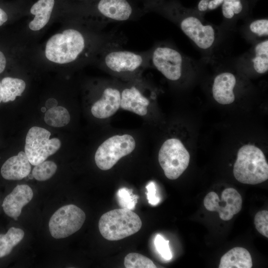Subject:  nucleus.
Masks as SVG:
<instances>
[{
	"label": "nucleus",
	"instance_id": "dca6fc26",
	"mask_svg": "<svg viewBox=\"0 0 268 268\" xmlns=\"http://www.w3.org/2000/svg\"><path fill=\"white\" fill-rule=\"evenodd\" d=\"M149 101L135 85L124 88L121 92L120 107L139 116L147 113Z\"/></svg>",
	"mask_w": 268,
	"mask_h": 268
},
{
	"label": "nucleus",
	"instance_id": "a211bd4d",
	"mask_svg": "<svg viewBox=\"0 0 268 268\" xmlns=\"http://www.w3.org/2000/svg\"><path fill=\"white\" fill-rule=\"evenodd\" d=\"M251 255L246 249L236 247L225 253L221 258L219 268H251Z\"/></svg>",
	"mask_w": 268,
	"mask_h": 268
},
{
	"label": "nucleus",
	"instance_id": "393cba45",
	"mask_svg": "<svg viewBox=\"0 0 268 268\" xmlns=\"http://www.w3.org/2000/svg\"><path fill=\"white\" fill-rule=\"evenodd\" d=\"M126 268H155L156 266L147 257L135 253L128 254L124 259Z\"/></svg>",
	"mask_w": 268,
	"mask_h": 268
},
{
	"label": "nucleus",
	"instance_id": "f704fd0d",
	"mask_svg": "<svg viewBox=\"0 0 268 268\" xmlns=\"http://www.w3.org/2000/svg\"><path fill=\"white\" fill-rule=\"evenodd\" d=\"M8 17L6 12L0 8V26L2 25L7 20Z\"/></svg>",
	"mask_w": 268,
	"mask_h": 268
},
{
	"label": "nucleus",
	"instance_id": "423d86ee",
	"mask_svg": "<svg viewBox=\"0 0 268 268\" xmlns=\"http://www.w3.org/2000/svg\"><path fill=\"white\" fill-rule=\"evenodd\" d=\"M135 147V141L131 135H113L97 148L94 156L95 163L101 170H109L121 158L132 153Z\"/></svg>",
	"mask_w": 268,
	"mask_h": 268
},
{
	"label": "nucleus",
	"instance_id": "4be33fe9",
	"mask_svg": "<svg viewBox=\"0 0 268 268\" xmlns=\"http://www.w3.org/2000/svg\"><path fill=\"white\" fill-rule=\"evenodd\" d=\"M254 53L251 63L254 70L260 74L266 73L268 70V40L257 43L254 47Z\"/></svg>",
	"mask_w": 268,
	"mask_h": 268
},
{
	"label": "nucleus",
	"instance_id": "c9c22d12",
	"mask_svg": "<svg viewBox=\"0 0 268 268\" xmlns=\"http://www.w3.org/2000/svg\"><path fill=\"white\" fill-rule=\"evenodd\" d=\"M57 106V101L53 98L48 99L46 102V106L49 109Z\"/></svg>",
	"mask_w": 268,
	"mask_h": 268
},
{
	"label": "nucleus",
	"instance_id": "f03ea898",
	"mask_svg": "<svg viewBox=\"0 0 268 268\" xmlns=\"http://www.w3.org/2000/svg\"><path fill=\"white\" fill-rule=\"evenodd\" d=\"M86 47V40L79 31L74 29L65 30L56 34L47 41L45 55L50 61L67 64L75 61Z\"/></svg>",
	"mask_w": 268,
	"mask_h": 268
},
{
	"label": "nucleus",
	"instance_id": "0eeeda50",
	"mask_svg": "<svg viewBox=\"0 0 268 268\" xmlns=\"http://www.w3.org/2000/svg\"><path fill=\"white\" fill-rule=\"evenodd\" d=\"M187 63V58L172 46L162 44L151 48L150 64L171 81L181 78Z\"/></svg>",
	"mask_w": 268,
	"mask_h": 268
},
{
	"label": "nucleus",
	"instance_id": "bb28decb",
	"mask_svg": "<svg viewBox=\"0 0 268 268\" xmlns=\"http://www.w3.org/2000/svg\"><path fill=\"white\" fill-rule=\"evenodd\" d=\"M242 8L243 6L240 0H223L222 2V14L227 19H231L235 15L240 13Z\"/></svg>",
	"mask_w": 268,
	"mask_h": 268
},
{
	"label": "nucleus",
	"instance_id": "2eb2a0df",
	"mask_svg": "<svg viewBox=\"0 0 268 268\" xmlns=\"http://www.w3.org/2000/svg\"><path fill=\"white\" fill-rule=\"evenodd\" d=\"M236 84L235 75L229 72L217 75L213 80L212 92L214 100L222 105L233 103L235 98L234 89Z\"/></svg>",
	"mask_w": 268,
	"mask_h": 268
},
{
	"label": "nucleus",
	"instance_id": "f257e3e1",
	"mask_svg": "<svg viewBox=\"0 0 268 268\" xmlns=\"http://www.w3.org/2000/svg\"><path fill=\"white\" fill-rule=\"evenodd\" d=\"M233 174L243 184L256 185L267 180L268 164L262 150L252 144L241 147L233 167Z\"/></svg>",
	"mask_w": 268,
	"mask_h": 268
},
{
	"label": "nucleus",
	"instance_id": "20e7f679",
	"mask_svg": "<svg viewBox=\"0 0 268 268\" xmlns=\"http://www.w3.org/2000/svg\"><path fill=\"white\" fill-rule=\"evenodd\" d=\"M151 53V48L136 52L115 46L102 52L101 63L106 70L115 74L134 73L150 64Z\"/></svg>",
	"mask_w": 268,
	"mask_h": 268
},
{
	"label": "nucleus",
	"instance_id": "7c9ffc66",
	"mask_svg": "<svg viewBox=\"0 0 268 268\" xmlns=\"http://www.w3.org/2000/svg\"><path fill=\"white\" fill-rule=\"evenodd\" d=\"M147 192V199L148 203L153 206L157 205L160 201V198L156 196V187L153 182L149 183L146 186Z\"/></svg>",
	"mask_w": 268,
	"mask_h": 268
},
{
	"label": "nucleus",
	"instance_id": "c85d7f7f",
	"mask_svg": "<svg viewBox=\"0 0 268 268\" xmlns=\"http://www.w3.org/2000/svg\"><path fill=\"white\" fill-rule=\"evenodd\" d=\"M169 241L166 240L161 235L157 234L154 239V245L158 253L165 260H170L172 255L169 245Z\"/></svg>",
	"mask_w": 268,
	"mask_h": 268
},
{
	"label": "nucleus",
	"instance_id": "9d476101",
	"mask_svg": "<svg viewBox=\"0 0 268 268\" xmlns=\"http://www.w3.org/2000/svg\"><path fill=\"white\" fill-rule=\"evenodd\" d=\"M173 22L200 49L208 50L214 45L216 31L212 25L204 24L199 17L193 15L173 17Z\"/></svg>",
	"mask_w": 268,
	"mask_h": 268
},
{
	"label": "nucleus",
	"instance_id": "c756f323",
	"mask_svg": "<svg viewBox=\"0 0 268 268\" xmlns=\"http://www.w3.org/2000/svg\"><path fill=\"white\" fill-rule=\"evenodd\" d=\"M250 31L258 37L268 35V19L266 18L255 20L249 26Z\"/></svg>",
	"mask_w": 268,
	"mask_h": 268
},
{
	"label": "nucleus",
	"instance_id": "72a5a7b5",
	"mask_svg": "<svg viewBox=\"0 0 268 268\" xmlns=\"http://www.w3.org/2000/svg\"><path fill=\"white\" fill-rule=\"evenodd\" d=\"M6 66V59L3 54L0 51V73L4 69Z\"/></svg>",
	"mask_w": 268,
	"mask_h": 268
},
{
	"label": "nucleus",
	"instance_id": "9b49d317",
	"mask_svg": "<svg viewBox=\"0 0 268 268\" xmlns=\"http://www.w3.org/2000/svg\"><path fill=\"white\" fill-rule=\"evenodd\" d=\"M221 199H219L216 193L210 192L204 197L203 204L207 210L218 212L220 219L228 221L241 210L242 199L238 191L232 188L224 190Z\"/></svg>",
	"mask_w": 268,
	"mask_h": 268
},
{
	"label": "nucleus",
	"instance_id": "b1692460",
	"mask_svg": "<svg viewBox=\"0 0 268 268\" xmlns=\"http://www.w3.org/2000/svg\"><path fill=\"white\" fill-rule=\"evenodd\" d=\"M57 165L53 161H44L34 167L32 174L39 181H44L50 179L56 173Z\"/></svg>",
	"mask_w": 268,
	"mask_h": 268
},
{
	"label": "nucleus",
	"instance_id": "f8f14e48",
	"mask_svg": "<svg viewBox=\"0 0 268 268\" xmlns=\"http://www.w3.org/2000/svg\"><path fill=\"white\" fill-rule=\"evenodd\" d=\"M33 197V191L28 185H17L3 200L2 206L4 213L17 220L23 207L29 202Z\"/></svg>",
	"mask_w": 268,
	"mask_h": 268
},
{
	"label": "nucleus",
	"instance_id": "39448f33",
	"mask_svg": "<svg viewBox=\"0 0 268 268\" xmlns=\"http://www.w3.org/2000/svg\"><path fill=\"white\" fill-rule=\"evenodd\" d=\"M190 155L181 141L172 138L164 142L158 153V161L166 177L178 178L187 168Z\"/></svg>",
	"mask_w": 268,
	"mask_h": 268
},
{
	"label": "nucleus",
	"instance_id": "4c0bfd02",
	"mask_svg": "<svg viewBox=\"0 0 268 268\" xmlns=\"http://www.w3.org/2000/svg\"><path fill=\"white\" fill-rule=\"evenodd\" d=\"M46 110H46V107H42V108H41V111H42V112H43V113L46 112Z\"/></svg>",
	"mask_w": 268,
	"mask_h": 268
},
{
	"label": "nucleus",
	"instance_id": "5701e85b",
	"mask_svg": "<svg viewBox=\"0 0 268 268\" xmlns=\"http://www.w3.org/2000/svg\"><path fill=\"white\" fill-rule=\"evenodd\" d=\"M44 121L50 126L62 127L68 124L70 121V115L65 107L55 106L46 111Z\"/></svg>",
	"mask_w": 268,
	"mask_h": 268
},
{
	"label": "nucleus",
	"instance_id": "6e6552de",
	"mask_svg": "<svg viewBox=\"0 0 268 268\" xmlns=\"http://www.w3.org/2000/svg\"><path fill=\"white\" fill-rule=\"evenodd\" d=\"M51 133L44 128L33 127L27 133L25 153L32 165L35 166L55 153L60 148L61 142L58 138L50 139Z\"/></svg>",
	"mask_w": 268,
	"mask_h": 268
},
{
	"label": "nucleus",
	"instance_id": "cd10ccee",
	"mask_svg": "<svg viewBox=\"0 0 268 268\" xmlns=\"http://www.w3.org/2000/svg\"><path fill=\"white\" fill-rule=\"evenodd\" d=\"M254 224L258 231L268 238V211L266 210L258 211L255 216Z\"/></svg>",
	"mask_w": 268,
	"mask_h": 268
},
{
	"label": "nucleus",
	"instance_id": "6ab92c4d",
	"mask_svg": "<svg viewBox=\"0 0 268 268\" xmlns=\"http://www.w3.org/2000/svg\"><path fill=\"white\" fill-rule=\"evenodd\" d=\"M54 0H39L31 8L30 12L35 17L29 24L30 29L37 31L48 22L54 7Z\"/></svg>",
	"mask_w": 268,
	"mask_h": 268
},
{
	"label": "nucleus",
	"instance_id": "58836bf2",
	"mask_svg": "<svg viewBox=\"0 0 268 268\" xmlns=\"http://www.w3.org/2000/svg\"><path fill=\"white\" fill-rule=\"evenodd\" d=\"M28 176L29 177V178L30 179H32L34 178L32 174H30V175L29 174Z\"/></svg>",
	"mask_w": 268,
	"mask_h": 268
},
{
	"label": "nucleus",
	"instance_id": "2f4dec72",
	"mask_svg": "<svg viewBox=\"0 0 268 268\" xmlns=\"http://www.w3.org/2000/svg\"><path fill=\"white\" fill-rule=\"evenodd\" d=\"M223 0H211L208 1V9L213 10L222 3Z\"/></svg>",
	"mask_w": 268,
	"mask_h": 268
},
{
	"label": "nucleus",
	"instance_id": "ddd939ff",
	"mask_svg": "<svg viewBox=\"0 0 268 268\" xmlns=\"http://www.w3.org/2000/svg\"><path fill=\"white\" fill-rule=\"evenodd\" d=\"M121 92L119 89L112 86L106 87L100 98L92 105L91 112L92 115L99 119L110 117L120 107Z\"/></svg>",
	"mask_w": 268,
	"mask_h": 268
},
{
	"label": "nucleus",
	"instance_id": "7ed1b4c3",
	"mask_svg": "<svg viewBox=\"0 0 268 268\" xmlns=\"http://www.w3.org/2000/svg\"><path fill=\"white\" fill-rule=\"evenodd\" d=\"M142 226L139 216L132 210L115 209L103 214L98 227L101 235L109 241H118L137 232Z\"/></svg>",
	"mask_w": 268,
	"mask_h": 268
},
{
	"label": "nucleus",
	"instance_id": "aec40b11",
	"mask_svg": "<svg viewBox=\"0 0 268 268\" xmlns=\"http://www.w3.org/2000/svg\"><path fill=\"white\" fill-rule=\"evenodd\" d=\"M2 93V101L4 103L14 101L16 96H20L25 89L24 80L19 78L6 77L1 81Z\"/></svg>",
	"mask_w": 268,
	"mask_h": 268
},
{
	"label": "nucleus",
	"instance_id": "4468645a",
	"mask_svg": "<svg viewBox=\"0 0 268 268\" xmlns=\"http://www.w3.org/2000/svg\"><path fill=\"white\" fill-rule=\"evenodd\" d=\"M97 9L107 23L127 21L131 18L133 11L127 0H100Z\"/></svg>",
	"mask_w": 268,
	"mask_h": 268
},
{
	"label": "nucleus",
	"instance_id": "f3484780",
	"mask_svg": "<svg viewBox=\"0 0 268 268\" xmlns=\"http://www.w3.org/2000/svg\"><path fill=\"white\" fill-rule=\"evenodd\" d=\"M31 169V164L25 152L21 151L3 163L0 172L2 177L6 180H19L28 176Z\"/></svg>",
	"mask_w": 268,
	"mask_h": 268
},
{
	"label": "nucleus",
	"instance_id": "473e14b6",
	"mask_svg": "<svg viewBox=\"0 0 268 268\" xmlns=\"http://www.w3.org/2000/svg\"><path fill=\"white\" fill-rule=\"evenodd\" d=\"M208 0H201L198 4V9L201 11L208 9Z\"/></svg>",
	"mask_w": 268,
	"mask_h": 268
},
{
	"label": "nucleus",
	"instance_id": "1a4fd4ad",
	"mask_svg": "<svg viewBox=\"0 0 268 268\" xmlns=\"http://www.w3.org/2000/svg\"><path fill=\"white\" fill-rule=\"evenodd\" d=\"M85 218L84 212L74 204L62 206L52 215L49 220L51 235L56 239L66 238L81 228Z\"/></svg>",
	"mask_w": 268,
	"mask_h": 268
},
{
	"label": "nucleus",
	"instance_id": "412c9836",
	"mask_svg": "<svg viewBox=\"0 0 268 268\" xmlns=\"http://www.w3.org/2000/svg\"><path fill=\"white\" fill-rule=\"evenodd\" d=\"M24 231L18 228H10L5 234H0V258L4 257L11 252L13 248L23 239Z\"/></svg>",
	"mask_w": 268,
	"mask_h": 268
},
{
	"label": "nucleus",
	"instance_id": "e433bc0d",
	"mask_svg": "<svg viewBox=\"0 0 268 268\" xmlns=\"http://www.w3.org/2000/svg\"><path fill=\"white\" fill-rule=\"evenodd\" d=\"M2 100V88L1 85V82L0 81V103Z\"/></svg>",
	"mask_w": 268,
	"mask_h": 268
},
{
	"label": "nucleus",
	"instance_id": "a878e982",
	"mask_svg": "<svg viewBox=\"0 0 268 268\" xmlns=\"http://www.w3.org/2000/svg\"><path fill=\"white\" fill-rule=\"evenodd\" d=\"M120 206L131 210H134L137 202L138 196L133 193V190L127 188L120 189L117 194Z\"/></svg>",
	"mask_w": 268,
	"mask_h": 268
}]
</instances>
